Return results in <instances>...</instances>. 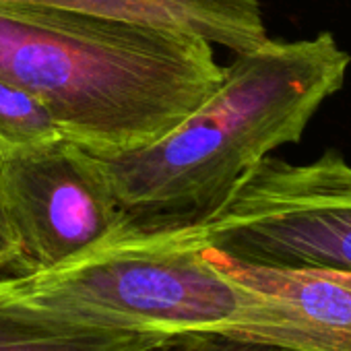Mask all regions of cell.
I'll return each instance as SVG.
<instances>
[{"mask_svg":"<svg viewBox=\"0 0 351 351\" xmlns=\"http://www.w3.org/2000/svg\"><path fill=\"white\" fill-rule=\"evenodd\" d=\"M0 79L36 95L64 138L126 153L191 116L223 66L213 44L191 34L0 3Z\"/></svg>","mask_w":351,"mask_h":351,"instance_id":"cell-2","label":"cell"},{"mask_svg":"<svg viewBox=\"0 0 351 351\" xmlns=\"http://www.w3.org/2000/svg\"><path fill=\"white\" fill-rule=\"evenodd\" d=\"M207 254L248 291L234 337L279 351H351V271L248 265L209 246Z\"/></svg>","mask_w":351,"mask_h":351,"instance_id":"cell-6","label":"cell"},{"mask_svg":"<svg viewBox=\"0 0 351 351\" xmlns=\"http://www.w3.org/2000/svg\"><path fill=\"white\" fill-rule=\"evenodd\" d=\"M60 138L58 122L36 95L0 79V159L46 149Z\"/></svg>","mask_w":351,"mask_h":351,"instance_id":"cell-9","label":"cell"},{"mask_svg":"<svg viewBox=\"0 0 351 351\" xmlns=\"http://www.w3.org/2000/svg\"><path fill=\"white\" fill-rule=\"evenodd\" d=\"M161 337L73 324L40 312L9 289L0 277V351H136Z\"/></svg>","mask_w":351,"mask_h":351,"instance_id":"cell-8","label":"cell"},{"mask_svg":"<svg viewBox=\"0 0 351 351\" xmlns=\"http://www.w3.org/2000/svg\"><path fill=\"white\" fill-rule=\"evenodd\" d=\"M7 283L15 298L54 318L151 335L234 337L248 304V291L215 267L195 226H120L91 248Z\"/></svg>","mask_w":351,"mask_h":351,"instance_id":"cell-3","label":"cell"},{"mask_svg":"<svg viewBox=\"0 0 351 351\" xmlns=\"http://www.w3.org/2000/svg\"><path fill=\"white\" fill-rule=\"evenodd\" d=\"M351 56L330 34L236 54L217 89L161 138L126 153H95L122 226L191 228L217 213L275 149L298 143L347 77Z\"/></svg>","mask_w":351,"mask_h":351,"instance_id":"cell-1","label":"cell"},{"mask_svg":"<svg viewBox=\"0 0 351 351\" xmlns=\"http://www.w3.org/2000/svg\"><path fill=\"white\" fill-rule=\"evenodd\" d=\"M173 29L236 54L263 46L267 36L258 0H0Z\"/></svg>","mask_w":351,"mask_h":351,"instance_id":"cell-7","label":"cell"},{"mask_svg":"<svg viewBox=\"0 0 351 351\" xmlns=\"http://www.w3.org/2000/svg\"><path fill=\"white\" fill-rule=\"evenodd\" d=\"M195 228L240 263L351 271V163L335 149L308 163L267 155Z\"/></svg>","mask_w":351,"mask_h":351,"instance_id":"cell-4","label":"cell"},{"mask_svg":"<svg viewBox=\"0 0 351 351\" xmlns=\"http://www.w3.org/2000/svg\"><path fill=\"white\" fill-rule=\"evenodd\" d=\"M0 186L23 273L54 267L122 226L97 155L69 138L0 159Z\"/></svg>","mask_w":351,"mask_h":351,"instance_id":"cell-5","label":"cell"},{"mask_svg":"<svg viewBox=\"0 0 351 351\" xmlns=\"http://www.w3.org/2000/svg\"><path fill=\"white\" fill-rule=\"evenodd\" d=\"M7 271H15V275L23 273V258L7 213L3 186H0V275Z\"/></svg>","mask_w":351,"mask_h":351,"instance_id":"cell-11","label":"cell"},{"mask_svg":"<svg viewBox=\"0 0 351 351\" xmlns=\"http://www.w3.org/2000/svg\"><path fill=\"white\" fill-rule=\"evenodd\" d=\"M136 351H279L275 347L219 335V332H182L161 337Z\"/></svg>","mask_w":351,"mask_h":351,"instance_id":"cell-10","label":"cell"}]
</instances>
